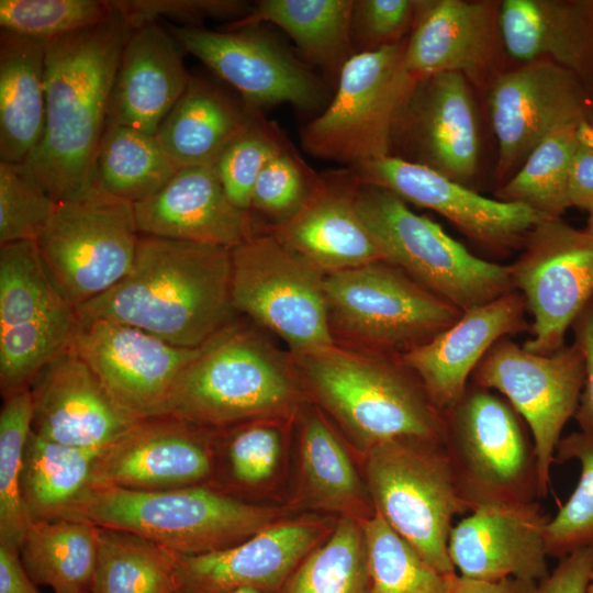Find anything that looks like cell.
<instances>
[{"label":"cell","mask_w":593,"mask_h":593,"mask_svg":"<svg viewBox=\"0 0 593 593\" xmlns=\"http://www.w3.org/2000/svg\"><path fill=\"white\" fill-rule=\"evenodd\" d=\"M113 7L101 23L45 46V131L21 167L56 202L78 198L96 184L111 90L133 31Z\"/></svg>","instance_id":"1"},{"label":"cell","mask_w":593,"mask_h":593,"mask_svg":"<svg viewBox=\"0 0 593 593\" xmlns=\"http://www.w3.org/2000/svg\"><path fill=\"white\" fill-rule=\"evenodd\" d=\"M231 272L230 248L141 235L130 271L76 310L198 348L231 324Z\"/></svg>","instance_id":"2"},{"label":"cell","mask_w":593,"mask_h":593,"mask_svg":"<svg viewBox=\"0 0 593 593\" xmlns=\"http://www.w3.org/2000/svg\"><path fill=\"white\" fill-rule=\"evenodd\" d=\"M278 511L199 484L159 491L90 486L60 517L144 537L176 555L231 547L275 524Z\"/></svg>","instance_id":"3"},{"label":"cell","mask_w":593,"mask_h":593,"mask_svg":"<svg viewBox=\"0 0 593 593\" xmlns=\"http://www.w3.org/2000/svg\"><path fill=\"white\" fill-rule=\"evenodd\" d=\"M294 356L314 394L365 451L396 438L444 443V413L402 362L335 346Z\"/></svg>","instance_id":"4"},{"label":"cell","mask_w":593,"mask_h":593,"mask_svg":"<svg viewBox=\"0 0 593 593\" xmlns=\"http://www.w3.org/2000/svg\"><path fill=\"white\" fill-rule=\"evenodd\" d=\"M366 455L374 512L437 570L457 573L448 540L454 518L471 508L445 444L396 438L372 446Z\"/></svg>","instance_id":"5"},{"label":"cell","mask_w":593,"mask_h":593,"mask_svg":"<svg viewBox=\"0 0 593 593\" xmlns=\"http://www.w3.org/2000/svg\"><path fill=\"white\" fill-rule=\"evenodd\" d=\"M295 396L291 376L268 345L228 324L182 370L167 415L202 428L224 427L286 412Z\"/></svg>","instance_id":"6"},{"label":"cell","mask_w":593,"mask_h":593,"mask_svg":"<svg viewBox=\"0 0 593 593\" xmlns=\"http://www.w3.org/2000/svg\"><path fill=\"white\" fill-rule=\"evenodd\" d=\"M356 206L384 260L460 311L515 290L510 266L473 255L392 191L360 181Z\"/></svg>","instance_id":"7"},{"label":"cell","mask_w":593,"mask_h":593,"mask_svg":"<svg viewBox=\"0 0 593 593\" xmlns=\"http://www.w3.org/2000/svg\"><path fill=\"white\" fill-rule=\"evenodd\" d=\"M406 41L347 60L334 97L301 131L306 153L348 168L392 155L398 120L417 80L404 65Z\"/></svg>","instance_id":"8"},{"label":"cell","mask_w":593,"mask_h":593,"mask_svg":"<svg viewBox=\"0 0 593 593\" xmlns=\"http://www.w3.org/2000/svg\"><path fill=\"white\" fill-rule=\"evenodd\" d=\"M444 415V444L471 511L539 497L533 440L504 398L471 385Z\"/></svg>","instance_id":"9"},{"label":"cell","mask_w":593,"mask_h":593,"mask_svg":"<svg viewBox=\"0 0 593 593\" xmlns=\"http://www.w3.org/2000/svg\"><path fill=\"white\" fill-rule=\"evenodd\" d=\"M139 236L133 204L94 184L57 202L35 243L56 287L77 309L130 271Z\"/></svg>","instance_id":"10"},{"label":"cell","mask_w":593,"mask_h":593,"mask_svg":"<svg viewBox=\"0 0 593 593\" xmlns=\"http://www.w3.org/2000/svg\"><path fill=\"white\" fill-rule=\"evenodd\" d=\"M231 298L246 314L305 354L334 346L325 275L273 234L253 235L231 249Z\"/></svg>","instance_id":"11"},{"label":"cell","mask_w":593,"mask_h":593,"mask_svg":"<svg viewBox=\"0 0 593 593\" xmlns=\"http://www.w3.org/2000/svg\"><path fill=\"white\" fill-rule=\"evenodd\" d=\"M324 286L329 317L336 325L383 349L406 351L429 340L462 314L384 260L326 275Z\"/></svg>","instance_id":"12"},{"label":"cell","mask_w":593,"mask_h":593,"mask_svg":"<svg viewBox=\"0 0 593 593\" xmlns=\"http://www.w3.org/2000/svg\"><path fill=\"white\" fill-rule=\"evenodd\" d=\"M471 380L502 394L527 425L536 456L538 495L545 497L562 430L575 415L583 388L579 348L564 345L552 354L539 355L505 337L486 353Z\"/></svg>","instance_id":"13"},{"label":"cell","mask_w":593,"mask_h":593,"mask_svg":"<svg viewBox=\"0 0 593 593\" xmlns=\"http://www.w3.org/2000/svg\"><path fill=\"white\" fill-rule=\"evenodd\" d=\"M510 270L533 317L532 337L523 347L539 355L559 350L593 300V236L561 219H542Z\"/></svg>","instance_id":"14"},{"label":"cell","mask_w":593,"mask_h":593,"mask_svg":"<svg viewBox=\"0 0 593 593\" xmlns=\"http://www.w3.org/2000/svg\"><path fill=\"white\" fill-rule=\"evenodd\" d=\"M72 347L114 403L135 421L167 415L180 373L201 348L175 346L104 318H79Z\"/></svg>","instance_id":"15"},{"label":"cell","mask_w":593,"mask_h":593,"mask_svg":"<svg viewBox=\"0 0 593 593\" xmlns=\"http://www.w3.org/2000/svg\"><path fill=\"white\" fill-rule=\"evenodd\" d=\"M183 52L232 86L253 109L290 103L312 111L326 102L321 80L258 25L233 31L169 25Z\"/></svg>","instance_id":"16"},{"label":"cell","mask_w":593,"mask_h":593,"mask_svg":"<svg viewBox=\"0 0 593 593\" xmlns=\"http://www.w3.org/2000/svg\"><path fill=\"white\" fill-rule=\"evenodd\" d=\"M488 104L497 142L499 179L512 177L551 133L588 118L583 82L549 60L527 63L494 77Z\"/></svg>","instance_id":"17"},{"label":"cell","mask_w":593,"mask_h":593,"mask_svg":"<svg viewBox=\"0 0 593 593\" xmlns=\"http://www.w3.org/2000/svg\"><path fill=\"white\" fill-rule=\"evenodd\" d=\"M467 186L479 166L480 134L470 82L444 72L416 80L398 120L392 154Z\"/></svg>","instance_id":"18"},{"label":"cell","mask_w":593,"mask_h":593,"mask_svg":"<svg viewBox=\"0 0 593 593\" xmlns=\"http://www.w3.org/2000/svg\"><path fill=\"white\" fill-rule=\"evenodd\" d=\"M362 183L437 212L472 240L504 248L524 240L544 217L529 206L483 197L421 164L389 155L350 168Z\"/></svg>","instance_id":"19"},{"label":"cell","mask_w":593,"mask_h":593,"mask_svg":"<svg viewBox=\"0 0 593 593\" xmlns=\"http://www.w3.org/2000/svg\"><path fill=\"white\" fill-rule=\"evenodd\" d=\"M454 525L448 553L457 574L483 581L508 578L541 582L548 574L546 526L535 502L475 506Z\"/></svg>","instance_id":"20"},{"label":"cell","mask_w":593,"mask_h":593,"mask_svg":"<svg viewBox=\"0 0 593 593\" xmlns=\"http://www.w3.org/2000/svg\"><path fill=\"white\" fill-rule=\"evenodd\" d=\"M200 428L170 415L137 422L100 454L90 486L159 491L201 484L213 463Z\"/></svg>","instance_id":"21"},{"label":"cell","mask_w":593,"mask_h":593,"mask_svg":"<svg viewBox=\"0 0 593 593\" xmlns=\"http://www.w3.org/2000/svg\"><path fill=\"white\" fill-rule=\"evenodd\" d=\"M30 392L32 432L63 445L103 450L139 422L114 403L72 345L43 369Z\"/></svg>","instance_id":"22"},{"label":"cell","mask_w":593,"mask_h":593,"mask_svg":"<svg viewBox=\"0 0 593 593\" xmlns=\"http://www.w3.org/2000/svg\"><path fill=\"white\" fill-rule=\"evenodd\" d=\"M500 44L495 2L421 0L404 65L416 79L456 72L482 85L494 69Z\"/></svg>","instance_id":"23"},{"label":"cell","mask_w":593,"mask_h":593,"mask_svg":"<svg viewBox=\"0 0 593 593\" xmlns=\"http://www.w3.org/2000/svg\"><path fill=\"white\" fill-rule=\"evenodd\" d=\"M526 304L519 292L462 312L449 327L401 355L434 405L445 413L468 389V380L491 347L526 328Z\"/></svg>","instance_id":"24"},{"label":"cell","mask_w":593,"mask_h":593,"mask_svg":"<svg viewBox=\"0 0 593 593\" xmlns=\"http://www.w3.org/2000/svg\"><path fill=\"white\" fill-rule=\"evenodd\" d=\"M359 183L350 168L317 176L305 204L272 234L325 276L384 260L356 206Z\"/></svg>","instance_id":"25"},{"label":"cell","mask_w":593,"mask_h":593,"mask_svg":"<svg viewBox=\"0 0 593 593\" xmlns=\"http://www.w3.org/2000/svg\"><path fill=\"white\" fill-rule=\"evenodd\" d=\"M133 209L141 235L230 249L254 235L250 213L231 202L214 166L178 169Z\"/></svg>","instance_id":"26"},{"label":"cell","mask_w":593,"mask_h":593,"mask_svg":"<svg viewBox=\"0 0 593 593\" xmlns=\"http://www.w3.org/2000/svg\"><path fill=\"white\" fill-rule=\"evenodd\" d=\"M316 528L304 522L273 524L231 547L193 556L177 555L175 593H227L280 586L309 555Z\"/></svg>","instance_id":"27"},{"label":"cell","mask_w":593,"mask_h":593,"mask_svg":"<svg viewBox=\"0 0 593 593\" xmlns=\"http://www.w3.org/2000/svg\"><path fill=\"white\" fill-rule=\"evenodd\" d=\"M182 52L157 21L133 27L115 72L105 125L155 136L191 78Z\"/></svg>","instance_id":"28"},{"label":"cell","mask_w":593,"mask_h":593,"mask_svg":"<svg viewBox=\"0 0 593 593\" xmlns=\"http://www.w3.org/2000/svg\"><path fill=\"white\" fill-rule=\"evenodd\" d=\"M502 45L525 64L549 60L583 83L593 82V1L504 0L499 3Z\"/></svg>","instance_id":"29"},{"label":"cell","mask_w":593,"mask_h":593,"mask_svg":"<svg viewBox=\"0 0 593 593\" xmlns=\"http://www.w3.org/2000/svg\"><path fill=\"white\" fill-rule=\"evenodd\" d=\"M259 114L222 86L191 75L155 137L179 169L214 166L228 144Z\"/></svg>","instance_id":"30"},{"label":"cell","mask_w":593,"mask_h":593,"mask_svg":"<svg viewBox=\"0 0 593 593\" xmlns=\"http://www.w3.org/2000/svg\"><path fill=\"white\" fill-rule=\"evenodd\" d=\"M45 46L1 31L0 161L23 164L44 135Z\"/></svg>","instance_id":"31"},{"label":"cell","mask_w":593,"mask_h":593,"mask_svg":"<svg viewBox=\"0 0 593 593\" xmlns=\"http://www.w3.org/2000/svg\"><path fill=\"white\" fill-rule=\"evenodd\" d=\"M354 0H260L240 20L230 22L233 31L269 22L283 30L311 65L337 77L355 55L350 19Z\"/></svg>","instance_id":"32"},{"label":"cell","mask_w":593,"mask_h":593,"mask_svg":"<svg viewBox=\"0 0 593 593\" xmlns=\"http://www.w3.org/2000/svg\"><path fill=\"white\" fill-rule=\"evenodd\" d=\"M100 526L69 518L33 521L19 548L36 585L54 593H90Z\"/></svg>","instance_id":"33"},{"label":"cell","mask_w":593,"mask_h":593,"mask_svg":"<svg viewBox=\"0 0 593 593\" xmlns=\"http://www.w3.org/2000/svg\"><path fill=\"white\" fill-rule=\"evenodd\" d=\"M103 450L63 445L31 432L22 471V495L31 521L60 518L90 488Z\"/></svg>","instance_id":"34"},{"label":"cell","mask_w":593,"mask_h":593,"mask_svg":"<svg viewBox=\"0 0 593 593\" xmlns=\"http://www.w3.org/2000/svg\"><path fill=\"white\" fill-rule=\"evenodd\" d=\"M77 314L42 260L35 240L0 247V331L34 326Z\"/></svg>","instance_id":"35"},{"label":"cell","mask_w":593,"mask_h":593,"mask_svg":"<svg viewBox=\"0 0 593 593\" xmlns=\"http://www.w3.org/2000/svg\"><path fill=\"white\" fill-rule=\"evenodd\" d=\"M156 137L105 125L96 159V184L132 204L159 191L178 171Z\"/></svg>","instance_id":"36"},{"label":"cell","mask_w":593,"mask_h":593,"mask_svg":"<svg viewBox=\"0 0 593 593\" xmlns=\"http://www.w3.org/2000/svg\"><path fill=\"white\" fill-rule=\"evenodd\" d=\"M177 555L134 533L100 527L90 593H175Z\"/></svg>","instance_id":"37"},{"label":"cell","mask_w":593,"mask_h":593,"mask_svg":"<svg viewBox=\"0 0 593 593\" xmlns=\"http://www.w3.org/2000/svg\"><path fill=\"white\" fill-rule=\"evenodd\" d=\"M577 124L563 126L540 142L497 190V199L525 204L546 219H561L571 208L569 180L579 147Z\"/></svg>","instance_id":"38"},{"label":"cell","mask_w":593,"mask_h":593,"mask_svg":"<svg viewBox=\"0 0 593 593\" xmlns=\"http://www.w3.org/2000/svg\"><path fill=\"white\" fill-rule=\"evenodd\" d=\"M369 562L361 521L344 516L329 539L300 563L288 593H369Z\"/></svg>","instance_id":"39"},{"label":"cell","mask_w":593,"mask_h":593,"mask_svg":"<svg viewBox=\"0 0 593 593\" xmlns=\"http://www.w3.org/2000/svg\"><path fill=\"white\" fill-rule=\"evenodd\" d=\"M369 562V593H451L456 573L426 561L374 512L361 519Z\"/></svg>","instance_id":"40"},{"label":"cell","mask_w":593,"mask_h":593,"mask_svg":"<svg viewBox=\"0 0 593 593\" xmlns=\"http://www.w3.org/2000/svg\"><path fill=\"white\" fill-rule=\"evenodd\" d=\"M300 451L304 486L316 504L347 513L365 504L363 485L344 446L318 416L305 419Z\"/></svg>","instance_id":"41"},{"label":"cell","mask_w":593,"mask_h":593,"mask_svg":"<svg viewBox=\"0 0 593 593\" xmlns=\"http://www.w3.org/2000/svg\"><path fill=\"white\" fill-rule=\"evenodd\" d=\"M30 390L3 399L0 411V544L20 548L32 523L22 495L23 457L32 432Z\"/></svg>","instance_id":"42"},{"label":"cell","mask_w":593,"mask_h":593,"mask_svg":"<svg viewBox=\"0 0 593 593\" xmlns=\"http://www.w3.org/2000/svg\"><path fill=\"white\" fill-rule=\"evenodd\" d=\"M577 460L578 483L555 517L548 521L545 541L548 557L562 558L593 546V435L574 432L562 437L555 462Z\"/></svg>","instance_id":"43"},{"label":"cell","mask_w":593,"mask_h":593,"mask_svg":"<svg viewBox=\"0 0 593 593\" xmlns=\"http://www.w3.org/2000/svg\"><path fill=\"white\" fill-rule=\"evenodd\" d=\"M104 0H1V31L49 42L94 26L113 12Z\"/></svg>","instance_id":"44"},{"label":"cell","mask_w":593,"mask_h":593,"mask_svg":"<svg viewBox=\"0 0 593 593\" xmlns=\"http://www.w3.org/2000/svg\"><path fill=\"white\" fill-rule=\"evenodd\" d=\"M287 144L278 127L259 114L219 157L214 167L231 202L250 211L255 182L266 164Z\"/></svg>","instance_id":"45"},{"label":"cell","mask_w":593,"mask_h":593,"mask_svg":"<svg viewBox=\"0 0 593 593\" xmlns=\"http://www.w3.org/2000/svg\"><path fill=\"white\" fill-rule=\"evenodd\" d=\"M56 205L21 165L0 161V245L36 240Z\"/></svg>","instance_id":"46"},{"label":"cell","mask_w":593,"mask_h":593,"mask_svg":"<svg viewBox=\"0 0 593 593\" xmlns=\"http://www.w3.org/2000/svg\"><path fill=\"white\" fill-rule=\"evenodd\" d=\"M317 176L286 144L264 167L251 194L250 209L278 225L295 215L310 198Z\"/></svg>","instance_id":"47"},{"label":"cell","mask_w":593,"mask_h":593,"mask_svg":"<svg viewBox=\"0 0 593 593\" xmlns=\"http://www.w3.org/2000/svg\"><path fill=\"white\" fill-rule=\"evenodd\" d=\"M419 0H354L350 36L355 54L404 40L415 22Z\"/></svg>","instance_id":"48"},{"label":"cell","mask_w":593,"mask_h":593,"mask_svg":"<svg viewBox=\"0 0 593 593\" xmlns=\"http://www.w3.org/2000/svg\"><path fill=\"white\" fill-rule=\"evenodd\" d=\"M112 3L133 27L163 18L178 22V26L202 27L206 19L240 20L253 8L242 0H116Z\"/></svg>","instance_id":"49"},{"label":"cell","mask_w":593,"mask_h":593,"mask_svg":"<svg viewBox=\"0 0 593 593\" xmlns=\"http://www.w3.org/2000/svg\"><path fill=\"white\" fill-rule=\"evenodd\" d=\"M280 455V436L276 428L251 424L236 430L227 444L230 471L235 481L256 485L275 471Z\"/></svg>","instance_id":"50"},{"label":"cell","mask_w":593,"mask_h":593,"mask_svg":"<svg viewBox=\"0 0 593 593\" xmlns=\"http://www.w3.org/2000/svg\"><path fill=\"white\" fill-rule=\"evenodd\" d=\"M574 343L584 366V382L575 419L581 432L593 435V300L580 313L572 325Z\"/></svg>","instance_id":"51"},{"label":"cell","mask_w":593,"mask_h":593,"mask_svg":"<svg viewBox=\"0 0 593 593\" xmlns=\"http://www.w3.org/2000/svg\"><path fill=\"white\" fill-rule=\"evenodd\" d=\"M593 572V546L559 559L552 572L538 583L540 593H586Z\"/></svg>","instance_id":"52"},{"label":"cell","mask_w":593,"mask_h":593,"mask_svg":"<svg viewBox=\"0 0 593 593\" xmlns=\"http://www.w3.org/2000/svg\"><path fill=\"white\" fill-rule=\"evenodd\" d=\"M569 200L571 206L593 211V149L579 146L570 171Z\"/></svg>","instance_id":"53"},{"label":"cell","mask_w":593,"mask_h":593,"mask_svg":"<svg viewBox=\"0 0 593 593\" xmlns=\"http://www.w3.org/2000/svg\"><path fill=\"white\" fill-rule=\"evenodd\" d=\"M0 593H41L26 572L18 548L0 544Z\"/></svg>","instance_id":"54"},{"label":"cell","mask_w":593,"mask_h":593,"mask_svg":"<svg viewBox=\"0 0 593 593\" xmlns=\"http://www.w3.org/2000/svg\"><path fill=\"white\" fill-rule=\"evenodd\" d=\"M451 593H540L537 582L521 579L483 581L463 578L456 573Z\"/></svg>","instance_id":"55"},{"label":"cell","mask_w":593,"mask_h":593,"mask_svg":"<svg viewBox=\"0 0 593 593\" xmlns=\"http://www.w3.org/2000/svg\"><path fill=\"white\" fill-rule=\"evenodd\" d=\"M574 136L579 146L593 149V125L588 118L575 125Z\"/></svg>","instance_id":"56"},{"label":"cell","mask_w":593,"mask_h":593,"mask_svg":"<svg viewBox=\"0 0 593 593\" xmlns=\"http://www.w3.org/2000/svg\"><path fill=\"white\" fill-rule=\"evenodd\" d=\"M584 231L593 236V211L589 212Z\"/></svg>","instance_id":"57"},{"label":"cell","mask_w":593,"mask_h":593,"mask_svg":"<svg viewBox=\"0 0 593 593\" xmlns=\"http://www.w3.org/2000/svg\"><path fill=\"white\" fill-rule=\"evenodd\" d=\"M227 593H264V592L253 589V588H240V589H236L231 592H227Z\"/></svg>","instance_id":"58"},{"label":"cell","mask_w":593,"mask_h":593,"mask_svg":"<svg viewBox=\"0 0 593 593\" xmlns=\"http://www.w3.org/2000/svg\"><path fill=\"white\" fill-rule=\"evenodd\" d=\"M586 593H593V572L589 582L588 591Z\"/></svg>","instance_id":"59"},{"label":"cell","mask_w":593,"mask_h":593,"mask_svg":"<svg viewBox=\"0 0 593 593\" xmlns=\"http://www.w3.org/2000/svg\"><path fill=\"white\" fill-rule=\"evenodd\" d=\"M589 121L593 125V115L589 119Z\"/></svg>","instance_id":"60"}]
</instances>
